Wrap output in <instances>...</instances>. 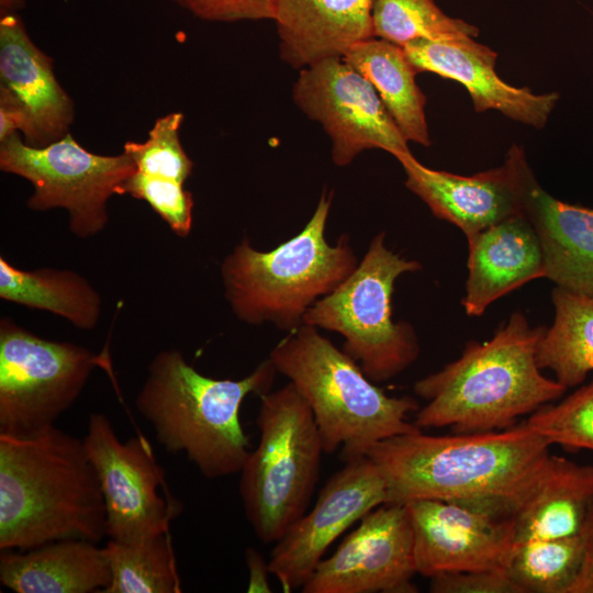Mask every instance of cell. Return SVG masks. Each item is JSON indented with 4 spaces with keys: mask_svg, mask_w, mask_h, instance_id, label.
<instances>
[{
    "mask_svg": "<svg viewBox=\"0 0 593 593\" xmlns=\"http://www.w3.org/2000/svg\"><path fill=\"white\" fill-rule=\"evenodd\" d=\"M105 536L103 492L82 439L55 425L30 437L0 434L1 551Z\"/></svg>",
    "mask_w": 593,
    "mask_h": 593,
    "instance_id": "cell-1",
    "label": "cell"
},
{
    "mask_svg": "<svg viewBox=\"0 0 593 593\" xmlns=\"http://www.w3.org/2000/svg\"><path fill=\"white\" fill-rule=\"evenodd\" d=\"M545 329L514 312L491 339L469 342L458 359L415 382L426 404L414 424L449 426L456 434L501 430L562 396L567 388L545 377L537 362Z\"/></svg>",
    "mask_w": 593,
    "mask_h": 593,
    "instance_id": "cell-2",
    "label": "cell"
},
{
    "mask_svg": "<svg viewBox=\"0 0 593 593\" xmlns=\"http://www.w3.org/2000/svg\"><path fill=\"white\" fill-rule=\"evenodd\" d=\"M550 446L522 423L452 436L417 429L379 441L367 457L385 482V504L469 501L517 493L537 474Z\"/></svg>",
    "mask_w": 593,
    "mask_h": 593,
    "instance_id": "cell-3",
    "label": "cell"
},
{
    "mask_svg": "<svg viewBox=\"0 0 593 593\" xmlns=\"http://www.w3.org/2000/svg\"><path fill=\"white\" fill-rule=\"evenodd\" d=\"M276 373L268 358L243 379H214L179 350H163L148 366L135 406L166 450L183 452L208 479L228 477L240 472L250 451L240 406L250 394L268 393Z\"/></svg>",
    "mask_w": 593,
    "mask_h": 593,
    "instance_id": "cell-4",
    "label": "cell"
},
{
    "mask_svg": "<svg viewBox=\"0 0 593 593\" xmlns=\"http://www.w3.org/2000/svg\"><path fill=\"white\" fill-rule=\"evenodd\" d=\"M269 359L310 406L323 450L344 461L367 456L379 441L418 428L409 421L418 403L378 388L343 349L302 324L271 349Z\"/></svg>",
    "mask_w": 593,
    "mask_h": 593,
    "instance_id": "cell-5",
    "label": "cell"
},
{
    "mask_svg": "<svg viewBox=\"0 0 593 593\" xmlns=\"http://www.w3.org/2000/svg\"><path fill=\"white\" fill-rule=\"evenodd\" d=\"M332 193L323 192L300 233L276 248L242 242L224 258L221 277L233 314L248 325L272 324L292 332L305 313L357 267L348 235L331 245L325 236Z\"/></svg>",
    "mask_w": 593,
    "mask_h": 593,
    "instance_id": "cell-6",
    "label": "cell"
},
{
    "mask_svg": "<svg viewBox=\"0 0 593 593\" xmlns=\"http://www.w3.org/2000/svg\"><path fill=\"white\" fill-rule=\"evenodd\" d=\"M257 446L239 472L244 512L256 537L278 541L306 511L322 454L312 411L291 382L260 396Z\"/></svg>",
    "mask_w": 593,
    "mask_h": 593,
    "instance_id": "cell-7",
    "label": "cell"
},
{
    "mask_svg": "<svg viewBox=\"0 0 593 593\" xmlns=\"http://www.w3.org/2000/svg\"><path fill=\"white\" fill-rule=\"evenodd\" d=\"M422 269L390 250L385 234H377L355 270L304 315L303 324L343 336V350L373 382L390 380L407 369L421 351L413 326L392 320L396 279Z\"/></svg>",
    "mask_w": 593,
    "mask_h": 593,
    "instance_id": "cell-8",
    "label": "cell"
},
{
    "mask_svg": "<svg viewBox=\"0 0 593 593\" xmlns=\"http://www.w3.org/2000/svg\"><path fill=\"white\" fill-rule=\"evenodd\" d=\"M99 357L0 321V434L30 437L54 426L80 395Z\"/></svg>",
    "mask_w": 593,
    "mask_h": 593,
    "instance_id": "cell-9",
    "label": "cell"
},
{
    "mask_svg": "<svg viewBox=\"0 0 593 593\" xmlns=\"http://www.w3.org/2000/svg\"><path fill=\"white\" fill-rule=\"evenodd\" d=\"M0 169L31 182L29 209H65L71 233L87 238L105 227L108 200L120 194L136 167L124 152L114 156L91 153L70 133L43 147L25 144L15 133L0 142Z\"/></svg>",
    "mask_w": 593,
    "mask_h": 593,
    "instance_id": "cell-10",
    "label": "cell"
},
{
    "mask_svg": "<svg viewBox=\"0 0 593 593\" xmlns=\"http://www.w3.org/2000/svg\"><path fill=\"white\" fill-rule=\"evenodd\" d=\"M83 444L103 492L107 536L123 542L170 532L182 505L143 436L122 441L110 419L91 413Z\"/></svg>",
    "mask_w": 593,
    "mask_h": 593,
    "instance_id": "cell-11",
    "label": "cell"
},
{
    "mask_svg": "<svg viewBox=\"0 0 593 593\" xmlns=\"http://www.w3.org/2000/svg\"><path fill=\"white\" fill-rule=\"evenodd\" d=\"M293 100L329 136L336 166L349 165L370 148L383 149L396 159L411 154L376 89L340 57L301 69Z\"/></svg>",
    "mask_w": 593,
    "mask_h": 593,
    "instance_id": "cell-12",
    "label": "cell"
},
{
    "mask_svg": "<svg viewBox=\"0 0 593 593\" xmlns=\"http://www.w3.org/2000/svg\"><path fill=\"white\" fill-rule=\"evenodd\" d=\"M417 573L407 506L382 504L363 515L332 556L322 559L303 593H415Z\"/></svg>",
    "mask_w": 593,
    "mask_h": 593,
    "instance_id": "cell-13",
    "label": "cell"
},
{
    "mask_svg": "<svg viewBox=\"0 0 593 593\" xmlns=\"http://www.w3.org/2000/svg\"><path fill=\"white\" fill-rule=\"evenodd\" d=\"M387 503L385 482L367 457L345 461L332 475L315 505L275 542L270 573L286 592L302 588L328 547L371 510Z\"/></svg>",
    "mask_w": 593,
    "mask_h": 593,
    "instance_id": "cell-14",
    "label": "cell"
},
{
    "mask_svg": "<svg viewBox=\"0 0 593 593\" xmlns=\"http://www.w3.org/2000/svg\"><path fill=\"white\" fill-rule=\"evenodd\" d=\"M405 505L417 573L432 578L504 566L513 546L505 519L467 501L417 500Z\"/></svg>",
    "mask_w": 593,
    "mask_h": 593,
    "instance_id": "cell-15",
    "label": "cell"
},
{
    "mask_svg": "<svg viewBox=\"0 0 593 593\" xmlns=\"http://www.w3.org/2000/svg\"><path fill=\"white\" fill-rule=\"evenodd\" d=\"M398 160L406 175V188L436 217L459 227L467 238L522 214V175L528 163L517 145L510 148L502 166L472 176L428 168L412 153Z\"/></svg>",
    "mask_w": 593,
    "mask_h": 593,
    "instance_id": "cell-16",
    "label": "cell"
},
{
    "mask_svg": "<svg viewBox=\"0 0 593 593\" xmlns=\"http://www.w3.org/2000/svg\"><path fill=\"white\" fill-rule=\"evenodd\" d=\"M473 38L416 40L403 49L417 72L429 71L461 83L477 112L495 110L516 122L544 127L559 93L536 94L506 83L495 72L497 54Z\"/></svg>",
    "mask_w": 593,
    "mask_h": 593,
    "instance_id": "cell-17",
    "label": "cell"
},
{
    "mask_svg": "<svg viewBox=\"0 0 593 593\" xmlns=\"http://www.w3.org/2000/svg\"><path fill=\"white\" fill-rule=\"evenodd\" d=\"M0 89L24 114L25 144L43 147L69 133L74 101L56 79L53 59L34 44L16 12H1Z\"/></svg>",
    "mask_w": 593,
    "mask_h": 593,
    "instance_id": "cell-18",
    "label": "cell"
},
{
    "mask_svg": "<svg viewBox=\"0 0 593 593\" xmlns=\"http://www.w3.org/2000/svg\"><path fill=\"white\" fill-rule=\"evenodd\" d=\"M490 502L510 524L513 545L575 535L593 503V466L550 454L522 490Z\"/></svg>",
    "mask_w": 593,
    "mask_h": 593,
    "instance_id": "cell-19",
    "label": "cell"
},
{
    "mask_svg": "<svg viewBox=\"0 0 593 593\" xmlns=\"http://www.w3.org/2000/svg\"><path fill=\"white\" fill-rule=\"evenodd\" d=\"M522 214L539 240L546 278L571 292L593 295V208L550 195L527 164L522 175Z\"/></svg>",
    "mask_w": 593,
    "mask_h": 593,
    "instance_id": "cell-20",
    "label": "cell"
},
{
    "mask_svg": "<svg viewBox=\"0 0 593 593\" xmlns=\"http://www.w3.org/2000/svg\"><path fill=\"white\" fill-rule=\"evenodd\" d=\"M374 0H271L280 57L303 69L373 36Z\"/></svg>",
    "mask_w": 593,
    "mask_h": 593,
    "instance_id": "cell-21",
    "label": "cell"
},
{
    "mask_svg": "<svg viewBox=\"0 0 593 593\" xmlns=\"http://www.w3.org/2000/svg\"><path fill=\"white\" fill-rule=\"evenodd\" d=\"M468 279L462 299L469 316L523 284L546 278L537 235L523 214L510 216L467 238Z\"/></svg>",
    "mask_w": 593,
    "mask_h": 593,
    "instance_id": "cell-22",
    "label": "cell"
},
{
    "mask_svg": "<svg viewBox=\"0 0 593 593\" xmlns=\"http://www.w3.org/2000/svg\"><path fill=\"white\" fill-rule=\"evenodd\" d=\"M111 579L105 548L85 539L0 555V582L15 593H103Z\"/></svg>",
    "mask_w": 593,
    "mask_h": 593,
    "instance_id": "cell-23",
    "label": "cell"
},
{
    "mask_svg": "<svg viewBox=\"0 0 593 593\" xmlns=\"http://www.w3.org/2000/svg\"><path fill=\"white\" fill-rule=\"evenodd\" d=\"M343 59L372 85L407 142L430 146L426 97L416 85L418 72L403 47L370 37L351 46Z\"/></svg>",
    "mask_w": 593,
    "mask_h": 593,
    "instance_id": "cell-24",
    "label": "cell"
},
{
    "mask_svg": "<svg viewBox=\"0 0 593 593\" xmlns=\"http://www.w3.org/2000/svg\"><path fill=\"white\" fill-rule=\"evenodd\" d=\"M0 298L31 309L48 311L87 331L97 326L102 311L100 294L77 272L52 268L21 270L2 256Z\"/></svg>",
    "mask_w": 593,
    "mask_h": 593,
    "instance_id": "cell-25",
    "label": "cell"
},
{
    "mask_svg": "<svg viewBox=\"0 0 593 593\" xmlns=\"http://www.w3.org/2000/svg\"><path fill=\"white\" fill-rule=\"evenodd\" d=\"M551 299L555 318L540 338L537 362L563 387L574 388L593 371V295L556 287Z\"/></svg>",
    "mask_w": 593,
    "mask_h": 593,
    "instance_id": "cell-26",
    "label": "cell"
},
{
    "mask_svg": "<svg viewBox=\"0 0 593 593\" xmlns=\"http://www.w3.org/2000/svg\"><path fill=\"white\" fill-rule=\"evenodd\" d=\"M585 549L580 533L552 539H533L512 546L504 569L519 593H568Z\"/></svg>",
    "mask_w": 593,
    "mask_h": 593,
    "instance_id": "cell-27",
    "label": "cell"
},
{
    "mask_svg": "<svg viewBox=\"0 0 593 593\" xmlns=\"http://www.w3.org/2000/svg\"><path fill=\"white\" fill-rule=\"evenodd\" d=\"M112 571L103 593H180L181 579L170 532L104 546Z\"/></svg>",
    "mask_w": 593,
    "mask_h": 593,
    "instance_id": "cell-28",
    "label": "cell"
},
{
    "mask_svg": "<svg viewBox=\"0 0 593 593\" xmlns=\"http://www.w3.org/2000/svg\"><path fill=\"white\" fill-rule=\"evenodd\" d=\"M373 36L401 47L416 40L477 37L479 30L444 13L434 0H374Z\"/></svg>",
    "mask_w": 593,
    "mask_h": 593,
    "instance_id": "cell-29",
    "label": "cell"
},
{
    "mask_svg": "<svg viewBox=\"0 0 593 593\" xmlns=\"http://www.w3.org/2000/svg\"><path fill=\"white\" fill-rule=\"evenodd\" d=\"M550 445L593 451V380L557 404H545L524 422Z\"/></svg>",
    "mask_w": 593,
    "mask_h": 593,
    "instance_id": "cell-30",
    "label": "cell"
},
{
    "mask_svg": "<svg viewBox=\"0 0 593 593\" xmlns=\"http://www.w3.org/2000/svg\"><path fill=\"white\" fill-rule=\"evenodd\" d=\"M183 114L172 112L156 120L145 142H126L127 154L137 171L184 182L191 175L193 163L184 152L179 131Z\"/></svg>",
    "mask_w": 593,
    "mask_h": 593,
    "instance_id": "cell-31",
    "label": "cell"
},
{
    "mask_svg": "<svg viewBox=\"0 0 593 593\" xmlns=\"http://www.w3.org/2000/svg\"><path fill=\"white\" fill-rule=\"evenodd\" d=\"M120 194L147 202L177 236L189 235L193 199L182 182L135 170L123 183Z\"/></svg>",
    "mask_w": 593,
    "mask_h": 593,
    "instance_id": "cell-32",
    "label": "cell"
},
{
    "mask_svg": "<svg viewBox=\"0 0 593 593\" xmlns=\"http://www.w3.org/2000/svg\"><path fill=\"white\" fill-rule=\"evenodd\" d=\"M430 579L433 593H519L504 567L444 572Z\"/></svg>",
    "mask_w": 593,
    "mask_h": 593,
    "instance_id": "cell-33",
    "label": "cell"
},
{
    "mask_svg": "<svg viewBox=\"0 0 593 593\" xmlns=\"http://www.w3.org/2000/svg\"><path fill=\"white\" fill-rule=\"evenodd\" d=\"M198 19L211 22L273 19L271 0H172Z\"/></svg>",
    "mask_w": 593,
    "mask_h": 593,
    "instance_id": "cell-34",
    "label": "cell"
},
{
    "mask_svg": "<svg viewBox=\"0 0 593 593\" xmlns=\"http://www.w3.org/2000/svg\"><path fill=\"white\" fill-rule=\"evenodd\" d=\"M582 530L585 536L584 556L568 593H593V503L586 514Z\"/></svg>",
    "mask_w": 593,
    "mask_h": 593,
    "instance_id": "cell-35",
    "label": "cell"
},
{
    "mask_svg": "<svg viewBox=\"0 0 593 593\" xmlns=\"http://www.w3.org/2000/svg\"><path fill=\"white\" fill-rule=\"evenodd\" d=\"M24 114L14 99L0 89V142L24 128Z\"/></svg>",
    "mask_w": 593,
    "mask_h": 593,
    "instance_id": "cell-36",
    "label": "cell"
},
{
    "mask_svg": "<svg viewBox=\"0 0 593 593\" xmlns=\"http://www.w3.org/2000/svg\"><path fill=\"white\" fill-rule=\"evenodd\" d=\"M245 560L249 574L247 592H271L268 583L269 563L264 556L257 549L248 547Z\"/></svg>",
    "mask_w": 593,
    "mask_h": 593,
    "instance_id": "cell-37",
    "label": "cell"
},
{
    "mask_svg": "<svg viewBox=\"0 0 593 593\" xmlns=\"http://www.w3.org/2000/svg\"><path fill=\"white\" fill-rule=\"evenodd\" d=\"M25 3V0H0L1 12H18Z\"/></svg>",
    "mask_w": 593,
    "mask_h": 593,
    "instance_id": "cell-38",
    "label": "cell"
}]
</instances>
